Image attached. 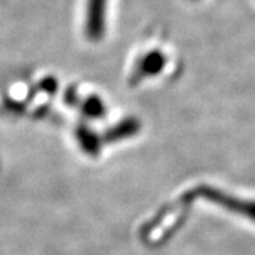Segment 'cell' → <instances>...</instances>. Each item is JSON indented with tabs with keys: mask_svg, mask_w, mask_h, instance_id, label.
I'll return each mask as SVG.
<instances>
[{
	"mask_svg": "<svg viewBox=\"0 0 255 255\" xmlns=\"http://www.w3.org/2000/svg\"><path fill=\"white\" fill-rule=\"evenodd\" d=\"M77 137L81 145L82 150L91 156H97L100 153V137L87 128H80L77 130Z\"/></svg>",
	"mask_w": 255,
	"mask_h": 255,
	"instance_id": "obj_2",
	"label": "cell"
},
{
	"mask_svg": "<svg viewBox=\"0 0 255 255\" xmlns=\"http://www.w3.org/2000/svg\"><path fill=\"white\" fill-rule=\"evenodd\" d=\"M84 112L85 115L91 117V118H101L104 117V105L101 102L100 98L92 97L84 104Z\"/></svg>",
	"mask_w": 255,
	"mask_h": 255,
	"instance_id": "obj_3",
	"label": "cell"
},
{
	"mask_svg": "<svg viewBox=\"0 0 255 255\" xmlns=\"http://www.w3.org/2000/svg\"><path fill=\"white\" fill-rule=\"evenodd\" d=\"M139 130V124L135 119H127L122 124H118L117 127H114L111 130L105 133V140L107 142H118L122 139L133 136Z\"/></svg>",
	"mask_w": 255,
	"mask_h": 255,
	"instance_id": "obj_1",
	"label": "cell"
}]
</instances>
